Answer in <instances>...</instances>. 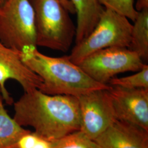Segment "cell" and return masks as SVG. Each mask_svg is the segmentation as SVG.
Returning <instances> with one entry per match:
<instances>
[{
    "label": "cell",
    "instance_id": "5bb4252c",
    "mask_svg": "<svg viewBox=\"0 0 148 148\" xmlns=\"http://www.w3.org/2000/svg\"><path fill=\"white\" fill-rule=\"evenodd\" d=\"M108 85L120 86L126 88L148 89V65L145 64L137 73L123 77H113Z\"/></svg>",
    "mask_w": 148,
    "mask_h": 148
},
{
    "label": "cell",
    "instance_id": "2e32d148",
    "mask_svg": "<svg viewBox=\"0 0 148 148\" xmlns=\"http://www.w3.org/2000/svg\"><path fill=\"white\" fill-rule=\"evenodd\" d=\"M104 8L114 11L134 21L138 13L134 7V0H98Z\"/></svg>",
    "mask_w": 148,
    "mask_h": 148
},
{
    "label": "cell",
    "instance_id": "5b68a950",
    "mask_svg": "<svg viewBox=\"0 0 148 148\" xmlns=\"http://www.w3.org/2000/svg\"><path fill=\"white\" fill-rule=\"evenodd\" d=\"M0 41L20 52L37 47L34 12L30 0H7L0 7Z\"/></svg>",
    "mask_w": 148,
    "mask_h": 148
},
{
    "label": "cell",
    "instance_id": "4fadbf2b",
    "mask_svg": "<svg viewBox=\"0 0 148 148\" xmlns=\"http://www.w3.org/2000/svg\"><path fill=\"white\" fill-rule=\"evenodd\" d=\"M3 102L0 94V148H13L19 138L29 130L9 115Z\"/></svg>",
    "mask_w": 148,
    "mask_h": 148
},
{
    "label": "cell",
    "instance_id": "9c48e42d",
    "mask_svg": "<svg viewBox=\"0 0 148 148\" xmlns=\"http://www.w3.org/2000/svg\"><path fill=\"white\" fill-rule=\"evenodd\" d=\"M108 90L116 119L148 131V89L110 86Z\"/></svg>",
    "mask_w": 148,
    "mask_h": 148
},
{
    "label": "cell",
    "instance_id": "7a4b0ae2",
    "mask_svg": "<svg viewBox=\"0 0 148 148\" xmlns=\"http://www.w3.org/2000/svg\"><path fill=\"white\" fill-rule=\"evenodd\" d=\"M27 66L42 80L40 90L49 95H69L78 97L95 90L108 89L109 85L96 82L68 56L52 57L29 48L21 53Z\"/></svg>",
    "mask_w": 148,
    "mask_h": 148
},
{
    "label": "cell",
    "instance_id": "9a60e30c",
    "mask_svg": "<svg viewBox=\"0 0 148 148\" xmlns=\"http://www.w3.org/2000/svg\"><path fill=\"white\" fill-rule=\"evenodd\" d=\"M53 148H101L81 131L71 133L53 142Z\"/></svg>",
    "mask_w": 148,
    "mask_h": 148
},
{
    "label": "cell",
    "instance_id": "8fae6325",
    "mask_svg": "<svg viewBox=\"0 0 148 148\" xmlns=\"http://www.w3.org/2000/svg\"><path fill=\"white\" fill-rule=\"evenodd\" d=\"M77 15L75 44L80 42L93 30L104 10L98 0H70Z\"/></svg>",
    "mask_w": 148,
    "mask_h": 148
},
{
    "label": "cell",
    "instance_id": "ffe728a7",
    "mask_svg": "<svg viewBox=\"0 0 148 148\" xmlns=\"http://www.w3.org/2000/svg\"><path fill=\"white\" fill-rule=\"evenodd\" d=\"M7 0H0V7Z\"/></svg>",
    "mask_w": 148,
    "mask_h": 148
},
{
    "label": "cell",
    "instance_id": "6da1fadb",
    "mask_svg": "<svg viewBox=\"0 0 148 148\" xmlns=\"http://www.w3.org/2000/svg\"><path fill=\"white\" fill-rule=\"evenodd\" d=\"M14 119L22 127L52 142L80 131L79 102L76 97L49 95L38 89L24 92L13 103Z\"/></svg>",
    "mask_w": 148,
    "mask_h": 148
},
{
    "label": "cell",
    "instance_id": "ac0fdd59",
    "mask_svg": "<svg viewBox=\"0 0 148 148\" xmlns=\"http://www.w3.org/2000/svg\"><path fill=\"white\" fill-rule=\"evenodd\" d=\"M136 10L138 12L148 8V0H137L136 5H134Z\"/></svg>",
    "mask_w": 148,
    "mask_h": 148
},
{
    "label": "cell",
    "instance_id": "3957f363",
    "mask_svg": "<svg viewBox=\"0 0 148 148\" xmlns=\"http://www.w3.org/2000/svg\"><path fill=\"white\" fill-rule=\"evenodd\" d=\"M35 16L37 46L67 52L76 27L60 0H30Z\"/></svg>",
    "mask_w": 148,
    "mask_h": 148
},
{
    "label": "cell",
    "instance_id": "8992f818",
    "mask_svg": "<svg viewBox=\"0 0 148 148\" xmlns=\"http://www.w3.org/2000/svg\"><path fill=\"white\" fill-rule=\"evenodd\" d=\"M145 63L137 53L127 48L111 47L92 53L78 65L96 82L108 85L117 74L137 72Z\"/></svg>",
    "mask_w": 148,
    "mask_h": 148
},
{
    "label": "cell",
    "instance_id": "30bf717a",
    "mask_svg": "<svg viewBox=\"0 0 148 148\" xmlns=\"http://www.w3.org/2000/svg\"><path fill=\"white\" fill-rule=\"evenodd\" d=\"M94 140L101 148H148V131L116 120Z\"/></svg>",
    "mask_w": 148,
    "mask_h": 148
},
{
    "label": "cell",
    "instance_id": "44dd1931",
    "mask_svg": "<svg viewBox=\"0 0 148 148\" xmlns=\"http://www.w3.org/2000/svg\"><path fill=\"white\" fill-rule=\"evenodd\" d=\"M0 94H1V93H0Z\"/></svg>",
    "mask_w": 148,
    "mask_h": 148
},
{
    "label": "cell",
    "instance_id": "ba28073f",
    "mask_svg": "<svg viewBox=\"0 0 148 148\" xmlns=\"http://www.w3.org/2000/svg\"><path fill=\"white\" fill-rule=\"evenodd\" d=\"M20 52L5 45L0 41V93L6 104H13V99L5 87L9 79L21 85L24 92L40 90L42 80L22 60Z\"/></svg>",
    "mask_w": 148,
    "mask_h": 148
},
{
    "label": "cell",
    "instance_id": "52a82bcc",
    "mask_svg": "<svg viewBox=\"0 0 148 148\" xmlns=\"http://www.w3.org/2000/svg\"><path fill=\"white\" fill-rule=\"evenodd\" d=\"M108 89L93 90L77 97L81 115L80 131L93 140L116 120Z\"/></svg>",
    "mask_w": 148,
    "mask_h": 148
},
{
    "label": "cell",
    "instance_id": "e0dca14e",
    "mask_svg": "<svg viewBox=\"0 0 148 148\" xmlns=\"http://www.w3.org/2000/svg\"><path fill=\"white\" fill-rule=\"evenodd\" d=\"M53 142L29 130L18 140L13 148H53Z\"/></svg>",
    "mask_w": 148,
    "mask_h": 148
},
{
    "label": "cell",
    "instance_id": "d6986e66",
    "mask_svg": "<svg viewBox=\"0 0 148 148\" xmlns=\"http://www.w3.org/2000/svg\"><path fill=\"white\" fill-rule=\"evenodd\" d=\"M60 1L62 2L65 9L69 12V13L75 14V10L70 0H60Z\"/></svg>",
    "mask_w": 148,
    "mask_h": 148
},
{
    "label": "cell",
    "instance_id": "277c9868",
    "mask_svg": "<svg viewBox=\"0 0 148 148\" xmlns=\"http://www.w3.org/2000/svg\"><path fill=\"white\" fill-rule=\"evenodd\" d=\"M132 24L129 19L104 8L93 30L80 42L75 44L69 59L78 65L90 54L111 47L129 48Z\"/></svg>",
    "mask_w": 148,
    "mask_h": 148
},
{
    "label": "cell",
    "instance_id": "7c38bea8",
    "mask_svg": "<svg viewBox=\"0 0 148 148\" xmlns=\"http://www.w3.org/2000/svg\"><path fill=\"white\" fill-rule=\"evenodd\" d=\"M132 25L129 49L145 63L148 59V8L138 12Z\"/></svg>",
    "mask_w": 148,
    "mask_h": 148
}]
</instances>
